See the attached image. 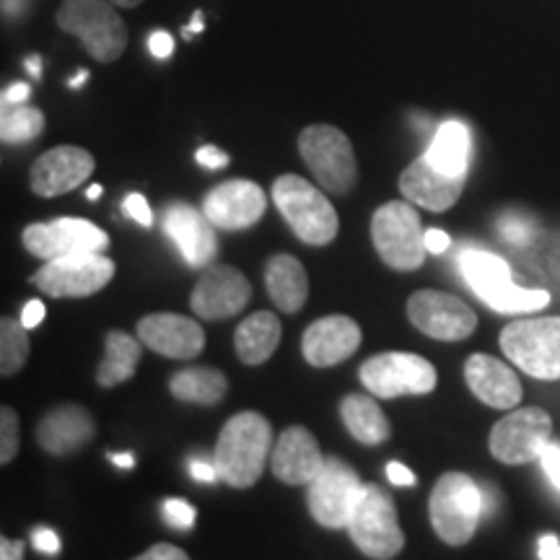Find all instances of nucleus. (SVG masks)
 <instances>
[{
    "label": "nucleus",
    "mask_w": 560,
    "mask_h": 560,
    "mask_svg": "<svg viewBox=\"0 0 560 560\" xmlns=\"http://www.w3.org/2000/svg\"><path fill=\"white\" fill-rule=\"evenodd\" d=\"M32 542H34V548L45 552V556H58V552H60V540H58V535H55V532H52V529H47V527L34 529Z\"/></svg>",
    "instance_id": "obj_41"
},
{
    "label": "nucleus",
    "mask_w": 560,
    "mask_h": 560,
    "mask_svg": "<svg viewBox=\"0 0 560 560\" xmlns=\"http://www.w3.org/2000/svg\"><path fill=\"white\" fill-rule=\"evenodd\" d=\"M459 265H462V272H465L467 283L472 285V291L478 293V296L511 280V268L506 265V260H501L499 255H490V252H480V249L462 252Z\"/></svg>",
    "instance_id": "obj_31"
},
{
    "label": "nucleus",
    "mask_w": 560,
    "mask_h": 560,
    "mask_svg": "<svg viewBox=\"0 0 560 560\" xmlns=\"http://www.w3.org/2000/svg\"><path fill=\"white\" fill-rule=\"evenodd\" d=\"M195 32H202V13L200 11L192 16V24L185 30V37H192Z\"/></svg>",
    "instance_id": "obj_52"
},
{
    "label": "nucleus",
    "mask_w": 560,
    "mask_h": 560,
    "mask_svg": "<svg viewBox=\"0 0 560 560\" xmlns=\"http://www.w3.org/2000/svg\"><path fill=\"white\" fill-rule=\"evenodd\" d=\"M138 340L122 330L107 335V353H104L102 366L96 371V382L102 387H117V384L128 382L136 374L140 361V346H143Z\"/></svg>",
    "instance_id": "obj_30"
},
{
    "label": "nucleus",
    "mask_w": 560,
    "mask_h": 560,
    "mask_svg": "<svg viewBox=\"0 0 560 560\" xmlns=\"http://www.w3.org/2000/svg\"><path fill=\"white\" fill-rule=\"evenodd\" d=\"M115 278V262L100 252H83L50 260L34 272V285L52 299L94 296Z\"/></svg>",
    "instance_id": "obj_9"
},
{
    "label": "nucleus",
    "mask_w": 560,
    "mask_h": 560,
    "mask_svg": "<svg viewBox=\"0 0 560 560\" xmlns=\"http://www.w3.org/2000/svg\"><path fill=\"white\" fill-rule=\"evenodd\" d=\"M45 130V115L37 107L26 104H3L0 117V138L3 143H26Z\"/></svg>",
    "instance_id": "obj_33"
},
{
    "label": "nucleus",
    "mask_w": 560,
    "mask_h": 560,
    "mask_svg": "<svg viewBox=\"0 0 560 560\" xmlns=\"http://www.w3.org/2000/svg\"><path fill=\"white\" fill-rule=\"evenodd\" d=\"M109 462L115 467H122V470H130V467L136 465V457H132V454H109Z\"/></svg>",
    "instance_id": "obj_51"
},
{
    "label": "nucleus",
    "mask_w": 560,
    "mask_h": 560,
    "mask_svg": "<svg viewBox=\"0 0 560 560\" xmlns=\"http://www.w3.org/2000/svg\"><path fill=\"white\" fill-rule=\"evenodd\" d=\"M467 387L480 402L495 410H511L522 400V384L516 380L514 369L493 355L475 353L465 363Z\"/></svg>",
    "instance_id": "obj_23"
},
{
    "label": "nucleus",
    "mask_w": 560,
    "mask_h": 560,
    "mask_svg": "<svg viewBox=\"0 0 560 560\" xmlns=\"http://www.w3.org/2000/svg\"><path fill=\"white\" fill-rule=\"evenodd\" d=\"M109 236L83 219H58L52 223H32L24 231V247L42 260H58L68 255L107 249Z\"/></svg>",
    "instance_id": "obj_14"
},
{
    "label": "nucleus",
    "mask_w": 560,
    "mask_h": 560,
    "mask_svg": "<svg viewBox=\"0 0 560 560\" xmlns=\"http://www.w3.org/2000/svg\"><path fill=\"white\" fill-rule=\"evenodd\" d=\"M327 457H322L317 439L304 425H291L280 433L270 452L272 475L285 486H310Z\"/></svg>",
    "instance_id": "obj_21"
},
{
    "label": "nucleus",
    "mask_w": 560,
    "mask_h": 560,
    "mask_svg": "<svg viewBox=\"0 0 560 560\" xmlns=\"http://www.w3.org/2000/svg\"><path fill=\"white\" fill-rule=\"evenodd\" d=\"M490 310L501 314H527V312H540L550 304L548 291L537 289H520L514 280H506V283L495 285V289L486 291L480 296Z\"/></svg>",
    "instance_id": "obj_32"
},
{
    "label": "nucleus",
    "mask_w": 560,
    "mask_h": 560,
    "mask_svg": "<svg viewBox=\"0 0 560 560\" xmlns=\"http://www.w3.org/2000/svg\"><path fill=\"white\" fill-rule=\"evenodd\" d=\"M299 151L317 182L332 195H348L359 182L353 145L348 136L332 125H310L301 130Z\"/></svg>",
    "instance_id": "obj_6"
},
{
    "label": "nucleus",
    "mask_w": 560,
    "mask_h": 560,
    "mask_svg": "<svg viewBox=\"0 0 560 560\" xmlns=\"http://www.w3.org/2000/svg\"><path fill=\"white\" fill-rule=\"evenodd\" d=\"M542 470L548 475L552 486L560 490V446L558 444H548V450L542 452Z\"/></svg>",
    "instance_id": "obj_40"
},
{
    "label": "nucleus",
    "mask_w": 560,
    "mask_h": 560,
    "mask_svg": "<svg viewBox=\"0 0 560 560\" xmlns=\"http://www.w3.org/2000/svg\"><path fill=\"white\" fill-rule=\"evenodd\" d=\"M537 556L542 560H560V542L556 535H545L537 542Z\"/></svg>",
    "instance_id": "obj_48"
},
{
    "label": "nucleus",
    "mask_w": 560,
    "mask_h": 560,
    "mask_svg": "<svg viewBox=\"0 0 560 560\" xmlns=\"http://www.w3.org/2000/svg\"><path fill=\"white\" fill-rule=\"evenodd\" d=\"M265 285L278 310L285 314L299 312L310 296V278H306L304 265L293 255L272 257L265 268Z\"/></svg>",
    "instance_id": "obj_25"
},
{
    "label": "nucleus",
    "mask_w": 560,
    "mask_h": 560,
    "mask_svg": "<svg viewBox=\"0 0 560 560\" xmlns=\"http://www.w3.org/2000/svg\"><path fill=\"white\" fill-rule=\"evenodd\" d=\"M470 153H472V138H470V130H467V125L450 120L436 130L429 151H425V159H429L431 164L441 172L467 177V170H470Z\"/></svg>",
    "instance_id": "obj_27"
},
{
    "label": "nucleus",
    "mask_w": 560,
    "mask_h": 560,
    "mask_svg": "<svg viewBox=\"0 0 560 560\" xmlns=\"http://www.w3.org/2000/svg\"><path fill=\"white\" fill-rule=\"evenodd\" d=\"M363 482L346 462L327 457L317 478L310 482V511L322 527L346 529L361 499Z\"/></svg>",
    "instance_id": "obj_12"
},
{
    "label": "nucleus",
    "mask_w": 560,
    "mask_h": 560,
    "mask_svg": "<svg viewBox=\"0 0 560 560\" xmlns=\"http://www.w3.org/2000/svg\"><path fill=\"white\" fill-rule=\"evenodd\" d=\"M268 198L260 185L249 179H231L215 187L202 200V210L219 229L240 231L255 226L265 215Z\"/></svg>",
    "instance_id": "obj_17"
},
{
    "label": "nucleus",
    "mask_w": 560,
    "mask_h": 560,
    "mask_svg": "<svg viewBox=\"0 0 560 560\" xmlns=\"http://www.w3.org/2000/svg\"><path fill=\"white\" fill-rule=\"evenodd\" d=\"M552 436V420L540 408L509 412L490 431V454L503 465H529L540 459Z\"/></svg>",
    "instance_id": "obj_11"
},
{
    "label": "nucleus",
    "mask_w": 560,
    "mask_h": 560,
    "mask_svg": "<svg viewBox=\"0 0 560 560\" xmlns=\"http://www.w3.org/2000/svg\"><path fill=\"white\" fill-rule=\"evenodd\" d=\"M280 319L272 312H257L252 314L236 327L234 335V350L240 355L242 363L247 366H260L276 353L280 346Z\"/></svg>",
    "instance_id": "obj_26"
},
{
    "label": "nucleus",
    "mask_w": 560,
    "mask_h": 560,
    "mask_svg": "<svg viewBox=\"0 0 560 560\" xmlns=\"http://www.w3.org/2000/svg\"><path fill=\"white\" fill-rule=\"evenodd\" d=\"M431 524L446 545H467L482 514V490L465 472L441 475L429 503Z\"/></svg>",
    "instance_id": "obj_4"
},
{
    "label": "nucleus",
    "mask_w": 560,
    "mask_h": 560,
    "mask_svg": "<svg viewBox=\"0 0 560 560\" xmlns=\"http://www.w3.org/2000/svg\"><path fill=\"white\" fill-rule=\"evenodd\" d=\"M340 418L350 431V436L366 446H376L389 439V420L380 405L366 395H348L340 402Z\"/></svg>",
    "instance_id": "obj_28"
},
{
    "label": "nucleus",
    "mask_w": 560,
    "mask_h": 560,
    "mask_svg": "<svg viewBox=\"0 0 560 560\" xmlns=\"http://www.w3.org/2000/svg\"><path fill=\"white\" fill-rule=\"evenodd\" d=\"M499 231L503 240L516 244V247H524V244L535 240V226L527 219H522V215H503L499 221Z\"/></svg>",
    "instance_id": "obj_36"
},
{
    "label": "nucleus",
    "mask_w": 560,
    "mask_h": 560,
    "mask_svg": "<svg viewBox=\"0 0 560 560\" xmlns=\"http://www.w3.org/2000/svg\"><path fill=\"white\" fill-rule=\"evenodd\" d=\"M371 242L382 260L395 270H418L429 252L418 213L402 200L376 210L371 219Z\"/></svg>",
    "instance_id": "obj_8"
},
{
    "label": "nucleus",
    "mask_w": 560,
    "mask_h": 560,
    "mask_svg": "<svg viewBox=\"0 0 560 560\" xmlns=\"http://www.w3.org/2000/svg\"><path fill=\"white\" fill-rule=\"evenodd\" d=\"M149 47H151V55L153 58H170L174 52V39L170 32H153L151 39H149Z\"/></svg>",
    "instance_id": "obj_43"
},
{
    "label": "nucleus",
    "mask_w": 560,
    "mask_h": 560,
    "mask_svg": "<svg viewBox=\"0 0 560 560\" xmlns=\"http://www.w3.org/2000/svg\"><path fill=\"white\" fill-rule=\"evenodd\" d=\"M0 436H3L0 439V462L9 465L19 452V416L9 405L0 408Z\"/></svg>",
    "instance_id": "obj_35"
},
{
    "label": "nucleus",
    "mask_w": 560,
    "mask_h": 560,
    "mask_svg": "<svg viewBox=\"0 0 560 560\" xmlns=\"http://www.w3.org/2000/svg\"><path fill=\"white\" fill-rule=\"evenodd\" d=\"M252 299V285L231 265H210L195 285L190 306L200 319H229L236 317Z\"/></svg>",
    "instance_id": "obj_15"
},
{
    "label": "nucleus",
    "mask_w": 560,
    "mask_h": 560,
    "mask_svg": "<svg viewBox=\"0 0 560 560\" xmlns=\"http://www.w3.org/2000/svg\"><path fill=\"white\" fill-rule=\"evenodd\" d=\"M195 159H198L200 166H206V170H223V166L229 164V153L221 151L219 145H202L195 153Z\"/></svg>",
    "instance_id": "obj_39"
},
{
    "label": "nucleus",
    "mask_w": 560,
    "mask_h": 560,
    "mask_svg": "<svg viewBox=\"0 0 560 560\" xmlns=\"http://www.w3.org/2000/svg\"><path fill=\"white\" fill-rule=\"evenodd\" d=\"M58 26L83 42L86 52L100 62H115L128 50V26L112 0H62Z\"/></svg>",
    "instance_id": "obj_2"
},
{
    "label": "nucleus",
    "mask_w": 560,
    "mask_h": 560,
    "mask_svg": "<svg viewBox=\"0 0 560 560\" xmlns=\"http://www.w3.org/2000/svg\"><path fill=\"white\" fill-rule=\"evenodd\" d=\"M96 170V161L86 149L79 145H58V149L42 153L32 164L30 187L39 198H58L73 192Z\"/></svg>",
    "instance_id": "obj_16"
},
{
    "label": "nucleus",
    "mask_w": 560,
    "mask_h": 560,
    "mask_svg": "<svg viewBox=\"0 0 560 560\" xmlns=\"http://www.w3.org/2000/svg\"><path fill=\"white\" fill-rule=\"evenodd\" d=\"M215 223L208 219L206 210L187 206V202H174L164 213V229L177 244L182 257L190 268H208L219 255V240H215Z\"/></svg>",
    "instance_id": "obj_19"
},
{
    "label": "nucleus",
    "mask_w": 560,
    "mask_h": 560,
    "mask_svg": "<svg viewBox=\"0 0 560 560\" xmlns=\"http://www.w3.org/2000/svg\"><path fill=\"white\" fill-rule=\"evenodd\" d=\"M346 529L350 532V540L355 542V548L369 558L387 560L405 548L395 501L387 490L374 486V482L363 486L361 499L355 503Z\"/></svg>",
    "instance_id": "obj_5"
},
{
    "label": "nucleus",
    "mask_w": 560,
    "mask_h": 560,
    "mask_svg": "<svg viewBox=\"0 0 560 560\" xmlns=\"http://www.w3.org/2000/svg\"><path fill=\"white\" fill-rule=\"evenodd\" d=\"M100 195H102V187L100 185H91L89 190H86V198L89 200H100Z\"/></svg>",
    "instance_id": "obj_56"
},
{
    "label": "nucleus",
    "mask_w": 560,
    "mask_h": 560,
    "mask_svg": "<svg viewBox=\"0 0 560 560\" xmlns=\"http://www.w3.org/2000/svg\"><path fill=\"white\" fill-rule=\"evenodd\" d=\"M408 317L420 332L444 342L470 338L478 327V314L465 301L444 291L412 293L408 301Z\"/></svg>",
    "instance_id": "obj_13"
},
{
    "label": "nucleus",
    "mask_w": 560,
    "mask_h": 560,
    "mask_svg": "<svg viewBox=\"0 0 560 560\" xmlns=\"http://www.w3.org/2000/svg\"><path fill=\"white\" fill-rule=\"evenodd\" d=\"M272 446L270 420L260 412H240L229 418L215 444V467L231 488H252L265 470Z\"/></svg>",
    "instance_id": "obj_1"
},
{
    "label": "nucleus",
    "mask_w": 560,
    "mask_h": 560,
    "mask_svg": "<svg viewBox=\"0 0 560 560\" xmlns=\"http://www.w3.org/2000/svg\"><path fill=\"white\" fill-rule=\"evenodd\" d=\"M359 376L371 395L392 400L402 395H429L436 389V369L416 353H380L361 363Z\"/></svg>",
    "instance_id": "obj_10"
},
{
    "label": "nucleus",
    "mask_w": 560,
    "mask_h": 560,
    "mask_svg": "<svg viewBox=\"0 0 560 560\" xmlns=\"http://www.w3.org/2000/svg\"><path fill=\"white\" fill-rule=\"evenodd\" d=\"M172 395L182 402L219 405L229 392V380L215 369H185L172 376Z\"/></svg>",
    "instance_id": "obj_29"
},
{
    "label": "nucleus",
    "mask_w": 560,
    "mask_h": 560,
    "mask_svg": "<svg viewBox=\"0 0 560 560\" xmlns=\"http://www.w3.org/2000/svg\"><path fill=\"white\" fill-rule=\"evenodd\" d=\"M506 359L535 380H560V317L511 322L501 332Z\"/></svg>",
    "instance_id": "obj_7"
},
{
    "label": "nucleus",
    "mask_w": 560,
    "mask_h": 560,
    "mask_svg": "<svg viewBox=\"0 0 560 560\" xmlns=\"http://www.w3.org/2000/svg\"><path fill=\"white\" fill-rule=\"evenodd\" d=\"M450 244H452V240L446 231H441V229L425 231V247H429L431 255H441V252L450 249Z\"/></svg>",
    "instance_id": "obj_46"
},
{
    "label": "nucleus",
    "mask_w": 560,
    "mask_h": 560,
    "mask_svg": "<svg viewBox=\"0 0 560 560\" xmlns=\"http://www.w3.org/2000/svg\"><path fill=\"white\" fill-rule=\"evenodd\" d=\"M272 200L301 242L322 247L338 236L340 221L332 202L299 174L278 177L272 185Z\"/></svg>",
    "instance_id": "obj_3"
},
{
    "label": "nucleus",
    "mask_w": 560,
    "mask_h": 560,
    "mask_svg": "<svg viewBox=\"0 0 560 560\" xmlns=\"http://www.w3.org/2000/svg\"><path fill=\"white\" fill-rule=\"evenodd\" d=\"M86 79H89V70H79V75L70 79V89H81L83 83H86Z\"/></svg>",
    "instance_id": "obj_54"
},
{
    "label": "nucleus",
    "mask_w": 560,
    "mask_h": 560,
    "mask_svg": "<svg viewBox=\"0 0 560 560\" xmlns=\"http://www.w3.org/2000/svg\"><path fill=\"white\" fill-rule=\"evenodd\" d=\"M0 558L3 560H19V558H24V542L21 540H9V537H3V542H0Z\"/></svg>",
    "instance_id": "obj_50"
},
{
    "label": "nucleus",
    "mask_w": 560,
    "mask_h": 560,
    "mask_svg": "<svg viewBox=\"0 0 560 560\" xmlns=\"http://www.w3.org/2000/svg\"><path fill=\"white\" fill-rule=\"evenodd\" d=\"M115 5H120V9H136V5L143 3V0H112Z\"/></svg>",
    "instance_id": "obj_55"
},
{
    "label": "nucleus",
    "mask_w": 560,
    "mask_h": 560,
    "mask_svg": "<svg viewBox=\"0 0 560 560\" xmlns=\"http://www.w3.org/2000/svg\"><path fill=\"white\" fill-rule=\"evenodd\" d=\"M30 335H26L24 322L0 319V374L13 376L30 359Z\"/></svg>",
    "instance_id": "obj_34"
},
{
    "label": "nucleus",
    "mask_w": 560,
    "mask_h": 560,
    "mask_svg": "<svg viewBox=\"0 0 560 560\" xmlns=\"http://www.w3.org/2000/svg\"><path fill=\"white\" fill-rule=\"evenodd\" d=\"M462 190H465V177L436 170L425 159V153L412 161L400 177V192L405 195V200L416 202V206L425 210H433V213L450 210L459 200Z\"/></svg>",
    "instance_id": "obj_22"
},
{
    "label": "nucleus",
    "mask_w": 560,
    "mask_h": 560,
    "mask_svg": "<svg viewBox=\"0 0 560 560\" xmlns=\"http://www.w3.org/2000/svg\"><path fill=\"white\" fill-rule=\"evenodd\" d=\"M94 420L79 405H62V408L47 412L37 425V441L47 454L66 457L79 452L94 439Z\"/></svg>",
    "instance_id": "obj_24"
},
{
    "label": "nucleus",
    "mask_w": 560,
    "mask_h": 560,
    "mask_svg": "<svg viewBox=\"0 0 560 560\" xmlns=\"http://www.w3.org/2000/svg\"><path fill=\"white\" fill-rule=\"evenodd\" d=\"M190 475H192L195 480H200V482H215V480H221L219 467L208 465V462H202V459H195V462H192V465H190Z\"/></svg>",
    "instance_id": "obj_47"
},
{
    "label": "nucleus",
    "mask_w": 560,
    "mask_h": 560,
    "mask_svg": "<svg viewBox=\"0 0 560 560\" xmlns=\"http://www.w3.org/2000/svg\"><path fill=\"white\" fill-rule=\"evenodd\" d=\"M138 338L153 353L177 361L198 359L206 348L202 327L182 314H149L138 322Z\"/></svg>",
    "instance_id": "obj_18"
},
{
    "label": "nucleus",
    "mask_w": 560,
    "mask_h": 560,
    "mask_svg": "<svg viewBox=\"0 0 560 560\" xmlns=\"http://www.w3.org/2000/svg\"><path fill=\"white\" fill-rule=\"evenodd\" d=\"M26 68H30V73L34 75V79H42V60L39 58L26 60Z\"/></svg>",
    "instance_id": "obj_53"
},
{
    "label": "nucleus",
    "mask_w": 560,
    "mask_h": 560,
    "mask_svg": "<svg viewBox=\"0 0 560 560\" xmlns=\"http://www.w3.org/2000/svg\"><path fill=\"white\" fill-rule=\"evenodd\" d=\"M164 520L172 524V527L190 529L195 524V509L187 501L182 499H170L164 503Z\"/></svg>",
    "instance_id": "obj_37"
},
{
    "label": "nucleus",
    "mask_w": 560,
    "mask_h": 560,
    "mask_svg": "<svg viewBox=\"0 0 560 560\" xmlns=\"http://www.w3.org/2000/svg\"><path fill=\"white\" fill-rule=\"evenodd\" d=\"M387 478H389V482H395V486H402V488L416 486V475H412L405 465H400V462H389Z\"/></svg>",
    "instance_id": "obj_45"
},
{
    "label": "nucleus",
    "mask_w": 560,
    "mask_h": 560,
    "mask_svg": "<svg viewBox=\"0 0 560 560\" xmlns=\"http://www.w3.org/2000/svg\"><path fill=\"white\" fill-rule=\"evenodd\" d=\"M140 560H187V552L174 548V545H153L151 550H145L143 556H140Z\"/></svg>",
    "instance_id": "obj_42"
},
{
    "label": "nucleus",
    "mask_w": 560,
    "mask_h": 560,
    "mask_svg": "<svg viewBox=\"0 0 560 560\" xmlns=\"http://www.w3.org/2000/svg\"><path fill=\"white\" fill-rule=\"evenodd\" d=\"M122 210L130 215L132 221H138L140 226H151V223H153V213H151L149 202H145L143 195H138V192L128 195V198H125V202H122Z\"/></svg>",
    "instance_id": "obj_38"
},
{
    "label": "nucleus",
    "mask_w": 560,
    "mask_h": 560,
    "mask_svg": "<svg viewBox=\"0 0 560 560\" xmlns=\"http://www.w3.org/2000/svg\"><path fill=\"white\" fill-rule=\"evenodd\" d=\"M361 346V327L350 317L332 314V317H322L306 327L301 350L304 359L317 369H330L338 363L348 361Z\"/></svg>",
    "instance_id": "obj_20"
},
{
    "label": "nucleus",
    "mask_w": 560,
    "mask_h": 560,
    "mask_svg": "<svg viewBox=\"0 0 560 560\" xmlns=\"http://www.w3.org/2000/svg\"><path fill=\"white\" fill-rule=\"evenodd\" d=\"M32 89L26 86V83H13L11 89L3 91V104H24L30 100Z\"/></svg>",
    "instance_id": "obj_49"
},
{
    "label": "nucleus",
    "mask_w": 560,
    "mask_h": 560,
    "mask_svg": "<svg viewBox=\"0 0 560 560\" xmlns=\"http://www.w3.org/2000/svg\"><path fill=\"white\" fill-rule=\"evenodd\" d=\"M42 319H45V304L39 299H32L21 312V322H24L26 330H34V327L42 325Z\"/></svg>",
    "instance_id": "obj_44"
}]
</instances>
